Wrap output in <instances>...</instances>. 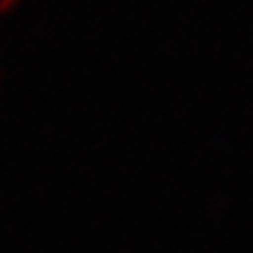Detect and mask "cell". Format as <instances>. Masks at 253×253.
<instances>
[{
  "label": "cell",
  "instance_id": "cell-1",
  "mask_svg": "<svg viewBox=\"0 0 253 253\" xmlns=\"http://www.w3.org/2000/svg\"><path fill=\"white\" fill-rule=\"evenodd\" d=\"M5 5H7V7H15V5H17V0H2V2H0V12L5 10Z\"/></svg>",
  "mask_w": 253,
  "mask_h": 253
}]
</instances>
